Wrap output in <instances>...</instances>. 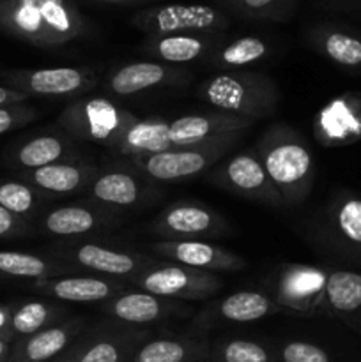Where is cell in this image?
I'll use <instances>...</instances> for the list:
<instances>
[{"mask_svg":"<svg viewBox=\"0 0 361 362\" xmlns=\"http://www.w3.org/2000/svg\"><path fill=\"white\" fill-rule=\"evenodd\" d=\"M159 194L161 191L156 189L152 180L124 161L119 166L99 168L84 193V200L124 216L127 211H137L154 204Z\"/></svg>","mask_w":361,"mask_h":362,"instance_id":"11","label":"cell"},{"mask_svg":"<svg viewBox=\"0 0 361 362\" xmlns=\"http://www.w3.org/2000/svg\"><path fill=\"white\" fill-rule=\"evenodd\" d=\"M0 30L38 48L55 49L87 37L92 23L73 0H0Z\"/></svg>","mask_w":361,"mask_h":362,"instance_id":"2","label":"cell"},{"mask_svg":"<svg viewBox=\"0 0 361 362\" xmlns=\"http://www.w3.org/2000/svg\"><path fill=\"white\" fill-rule=\"evenodd\" d=\"M50 255L67 265L73 272L84 271L106 278L122 279L126 283H130V279L158 260L152 255L140 253L130 247L113 246L103 240H96L94 237L60 240L57 246H53Z\"/></svg>","mask_w":361,"mask_h":362,"instance_id":"7","label":"cell"},{"mask_svg":"<svg viewBox=\"0 0 361 362\" xmlns=\"http://www.w3.org/2000/svg\"><path fill=\"white\" fill-rule=\"evenodd\" d=\"M282 311V308L269 296L255 290H241L218 300L214 306L216 317L230 324H250Z\"/></svg>","mask_w":361,"mask_h":362,"instance_id":"32","label":"cell"},{"mask_svg":"<svg viewBox=\"0 0 361 362\" xmlns=\"http://www.w3.org/2000/svg\"><path fill=\"white\" fill-rule=\"evenodd\" d=\"M64 274H73V271L53 255L0 251V279L35 283Z\"/></svg>","mask_w":361,"mask_h":362,"instance_id":"29","label":"cell"},{"mask_svg":"<svg viewBox=\"0 0 361 362\" xmlns=\"http://www.w3.org/2000/svg\"><path fill=\"white\" fill-rule=\"evenodd\" d=\"M159 240H207L230 232V225L214 209L197 200H176L149 225Z\"/></svg>","mask_w":361,"mask_h":362,"instance_id":"13","label":"cell"},{"mask_svg":"<svg viewBox=\"0 0 361 362\" xmlns=\"http://www.w3.org/2000/svg\"><path fill=\"white\" fill-rule=\"evenodd\" d=\"M30 288L45 299L64 304H101L130 288V283L98 274H64L32 283Z\"/></svg>","mask_w":361,"mask_h":362,"instance_id":"22","label":"cell"},{"mask_svg":"<svg viewBox=\"0 0 361 362\" xmlns=\"http://www.w3.org/2000/svg\"><path fill=\"white\" fill-rule=\"evenodd\" d=\"M209 182L236 197L269 207H283L278 191L265 173L257 151L232 152L223 158L207 175Z\"/></svg>","mask_w":361,"mask_h":362,"instance_id":"12","label":"cell"},{"mask_svg":"<svg viewBox=\"0 0 361 362\" xmlns=\"http://www.w3.org/2000/svg\"><path fill=\"white\" fill-rule=\"evenodd\" d=\"M209 362H276V357L262 343L234 338L211 346Z\"/></svg>","mask_w":361,"mask_h":362,"instance_id":"34","label":"cell"},{"mask_svg":"<svg viewBox=\"0 0 361 362\" xmlns=\"http://www.w3.org/2000/svg\"><path fill=\"white\" fill-rule=\"evenodd\" d=\"M229 16L207 4H165L142 9L131 16V25L145 35L223 34Z\"/></svg>","mask_w":361,"mask_h":362,"instance_id":"9","label":"cell"},{"mask_svg":"<svg viewBox=\"0 0 361 362\" xmlns=\"http://www.w3.org/2000/svg\"><path fill=\"white\" fill-rule=\"evenodd\" d=\"M230 11L251 20H280L285 13L287 0H223Z\"/></svg>","mask_w":361,"mask_h":362,"instance_id":"35","label":"cell"},{"mask_svg":"<svg viewBox=\"0 0 361 362\" xmlns=\"http://www.w3.org/2000/svg\"><path fill=\"white\" fill-rule=\"evenodd\" d=\"M253 120L230 113L211 112L190 113L176 119L163 117H138L120 136L113 152L126 158H142L168 148L188 147L227 133H244Z\"/></svg>","mask_w":361,"mask_h":362,"instance_id":"1","label":"cell"},{"mask_svg":"<svg viewBox=\"0 0 361 362\" xmlns=\"http://www.w3.org/2000/svg\"><path fill=\"white\" fill-rule=\"evenodd\" d=\"M48 198L20 179H0V205L34 225Z\"/></svg>","mask_w":361,"mask_h":362,"instance_id":"33","label":"cell"},{"mask_svg":"<svg viewBox=\"0 0 361 362\" xmlns=\"http://www.w3.org/2000/svg\"><path fill=\"white\" fill-rule=\"evenodd\" d=\"M204 362H209V361H204Z\"/></svg>","mask_w":361,"mask_h":362,"instance_id":"44","label":"cell"},{"mask_svg":"<svg viewBox=\"0 0 361 362\" xmlns=\"http://www.w3.org/2000/svg\"><path fill=\"white\" fill-rule=\"evenodd\" d=\"M124 216L87 200L42 211L34 221L38 233L57 239H88L119 228Z\"/></svg>","mask_w":361,"mask_h":362,"instance_id":"14","label":"cell"},{"mask_svg":"<svg viewBox=\"0 0 361 362\" xmlns=\"http://www.w3.org/2000/svg\"><path fill=\"white\" fill-rule=\"evenodd\" d=\"M241 138L243 133H227L202 144L168 148L142 158H126L124 161L152 182H188L214 168L234 151Z\"/></svg>","mask_w":361,"mask_h":362,"instance_id":"5","label":"cell"},{"mask_svg":"<svg viewBox=\"0 0 361 362\" xmlns=\"http://www.w3.org/2000/svg\"><path fill=\"white\" fill-rule=\"evenodd\" d=\"M137 119L133 112L120 106L112 98L81 95L73 99L60 112L57 126L62 127L76 141L101 145L113 152L124 131Z\"/></svg>","mask_w":361,"mask_h":362,"instance_id":"6","label":"cell"},{"mask_svg":"<svg viewBox=\"0 0 361 362\" xmlns=\"http://www.w3.org/2000/svg\"><path fill=\"white\" fill-rule=\"evenodd\" d=\"M130 286L176 300H204L222 290L223 281L216 272L186 267L168 260H158L130 279Z\"/></svg>","mask_w":361,"mask_h":362,"instance_id":"10","label":"cell"},{"mask_svg":"<svg viewBox=\"0 0 361 362\" xmlns=\"http://www.w3.org/2000/svg\"><path fill=\"white\" fill-rule=\"evenodd\" d=\"M271 55V45L265 39L257 35H243L232 41H223L212 55L205 60L211 69L222 71H241L255 66L260 60Z\"/></svg>","mask_w":361,"mask_h":362,"instance_id":"30","label":"cell"},{"mask_svg":"<svg viewBox=\"0 0 361 362\" xmlns=\"http://www.w3.org/2000/svg\"><path fill=\"white\" fill-rule=\"evenodd\" d=\"M11 343L4 341L2 338H0V362H7L9 359V354H11Z\"/></svg>","mask_w":361,"mask_h":362,"instance_id":"43","label":"cell"},{"mask_svg":"<svg viewBox=\"0 0 361 362\" xmlns=\"http://www.w3.org/2000/svg\"><path fill=\"white\" fill-rule=\"evenodd\" d=\"M149 336L147 329L106 322L85 329L73 349L78 362H131L134 350Z\"/></svg>","mask_w":361,"mask_h":362,"instance_id":"19","label":"cell"},{"mask_svg":"<svg viewBox=\"0 0 361 362\" xmlns=\"http://www.w3.org/2000/svg\"><path fill=\"white\" fill-rule=\"evenodd\" d=\"M52 362H78L76 352H74V349H73V346H71V349L67 350L66 354H62V356L57 357V359L52 361Z\"/></svg>","mask_w":361,"mask_h":362,"instance_id":"42","label":"cell"},{"mask_svg":"<svg viewBox=\"0 0 361 362\" xmlns=\"http://www.w3.org/2000/svg\"><path fill=\"white\" fill-rule=\"evenodd\" d=\"M190 73L180 66L158 62V60H137L115 66L105 74L101 87L106 94L115 98H131L154 88L183 85Z\"/></svg>","mask_w":361,"mask_h":362,"instance_id":"18","label":"cell"},{"mask_svg":"<svg viewBox=\"0 0 361 362\" xmlns=\"http://www.w3.org/2000/svg\"><path fill=\"white\" fill-rule=\"evenodd\" d=\"M0 338L4 341L14 343L13 332V315H11V304H0Z\"/></svg>","mask_w":361,"mask_h":362,"instance_id":"39","label":"cell"},{"mask_svg":"<svg viewBox=\"0 0 361 362\" xmlns=\"http://www.w3.org/2000/svg\"><path fill=\"white\" fill-rule=\"evenodd\" d=\"M94 4H105V6H131V4H144L151 0H88Z\"/></svg>","mask_w":361,"mask_h":362,"instance_id":"41","label":"cell"},{"mask_svg":"<svg viewBox=\"0 0 361 362\" xmlns=\"http://www.w3.org/2000/svg\"><path fill=\"white\" fill-rule=\"evenodd\" d=\"M308 42L324 59L353 73H361V34L338 25H317Z\"/></svg>","mask_w":361,"mask_h":362,"instance_id":"28","label":"cell"},{"mask_svg":"<svg viewBox=\"0 0 361 362\" xmlns=\"http://www.w3.org/2000/svg\"><path fill=\"white\" fill-rule=\"evenodd\" d=\"M280 362H333L328 350L310 341H287L278 352Z\"/></svg>","mask_w":361,"mask_h":362,"instance_id":"36","label":"cell"},{"mask_svg":"<svg viewBox=\"0 0 361 362\" xmlns=\"http://www.w3.org/2000/svg\"><path fill=\"white\" fill-rule=\"evenodd\" d=\"M255 151L283 207L303 204L315 182L314 154L303 134L285 124H275L258 138Z\"/></svg>","mask_w":361,"mask_h":362,"instance_id":"3","label":"cell"},{"mask_svg":"<svg viewBox=\"0 0 361 362\" xmlns=\"http://www.w3.org/2000/svg\"><path fill=\"white\" fill-rule=\"evenodd\" d=\"M87 329L84 317H67L59 324L16 339L7 362H52L66 354Z\"/></svg>","mask_w":361,"mask_h":362,"instance_id":"23","label":"cell"},{"mask_svg":"<svg viewBox=\"0 0 361 362\" xmlns=\"http://www.w3.org/2000/svg\"><path fill=\"white\" fill-rule=\"evenodd\" d=\"M11 315H13L14 341L42 331L50 325L59 324L60 320L69 317L66 304L59 303V300L45 299V297L11 304Z\"/></svg>","mask_w":361,"mask_h":362,"instance_id":"31","label":"cell"},{"mask_svg":"<svg viewBox=\"0 0 361 362\" xmlns=\"http://www.w3.org/2000/svg\"><path fill=\"white\" fill-rule=\"evenodd\" d=\"M149 253L161 260L176 262L186 267L207 272H237L246 269V262L234 251L209 240H156L147 246Z\"/></svg>","mask_w":361,"mask_h":362,"instance_id":"21","label":"cell"},{"mask_svg":"<svg viewBox=\"0 0 361 362\" xmlns=\"http://www.w3.org/2000/svg\"><path fill=\"white\" fill-rule=\"evenodd\" d=\"M101 313L115 324L144 329L147 325L161 324L170 318L188 315L190 306L184 300L166 299L130 286L112 299L101 303Z\"/></svg>","mask_w":361,"mask_h":362,"instance_id":"17","label":"cell"},{"mask_svg":"<svg viewBox=\"0 0 361 362\" xmlns=\"http://www.w3.org/2000/svg\"><path fill=\"white\" fill-rule=\"evenodd\" d=\"M39 117V112L27 103L0 105V134L28 126Z\"/></svg>","mask_w":361,"mask_h":362,"instance_id":"37","label":"cell"},{"mask_svg":"<svg viewBox=\"0 0 361 362\" xmlns=\"http://www.w3.org/2000/svg\"><path fill=\"white\" fill-rule=\"evenodd\" d=\"M328 269L308 264H285L275 281V303L303 317L324 315Z\"/></svg>","mask_w":361,"mask_h":362,"instance_id":"15","label":"cell"},{"mask_svg":"<svg viewBox=\"0 0 361 362\" xmlns=\"http://www.w3.org/2000/svg\"><path fill=\"white\" fill-rule=\"evenodd\" d=\"M98 170L94 163L78 159V161L55 163L27 172H16V179L30 184L46 198H71L80 194L84 197Z\"/></svg>","mask_w":361,"mask_h":362,"instance_id":"24","label":"cell"},{"mask_svg":"<svg viewBox=\"0 0 361 362\" xmlns=\"http://www.w3.org/2000/svg\"><path fill=\"white\" fill-rule=\"evenodd\" d=\"M322 239L336 258L361 269V197L335 194L324 211Z\"/></svg>","mask_w":361,"mask_h":362,"instance_id":"16","label":"cell"},{"mask_svg":"<svg viewBox=\"0 0 361 362\" xmlns=\"http://www.w3.org/2000/svg\"><path fill=\"white\" fill-rule=\"evenodd\" d=\"M38 233L35 226L27 219L13 214L0 205V240H20L34 237Z\"/></svg>","mask_w":361,"mask_h":362,"instance_id":"38","label":"cell"},{"mask_svg":"<svg viewBox=\"0 0 361 362\" xmlns=\"http://www.w3.org/2000/svg\"><path fill=\"white\" fill-rule=\"evenodd\" d=\"M28 95L23 92H18L14 88L6 87V85H0V105H13V103H27Z\"/></svg>","mask_w":361,"mask_h":362,"instance_id":"40","label":"cell"},{"mask_svg":"<svg viewBox=\"0 0 361 362\" xmlns=\"http://www.w3.org/2000/svg\"><path fill=\"white\" fill-rule=\"evenodd\" d=\"M78 159L84 158L76 140L59 126L25 138L23 141L7 148L4 154V163L14 172H27V170L42 168L62 161H78Z\"/></svg>","mask_w":361,"mask_h":362,"instance_id":"20","label":"cell"},{"mask_svg":"<svg viewBox=\"0 0 361 362\" xmlns=\"http://www.w3.org/2000/svg\"><path fill=\"white\" fill-rule=\"evenodd\" d=\"M6 87L23 92L28 98L76 99L101 85L103 76L91 66L41 67V69L0 71Z\"/></svg>","mask_w":361,"mask_h":362,"instance_id":"8","label":"cell"},{"mask_svg":"<svg viewBox=\"0 0 361 362\" xmlns=\"http://www.w3.org/2000/svg\"><path fill=\"white\" fill-rule=\"evenodd\" d=\"M324 315L340 318L361 334V269H328Z\"/></svg>","mask_w":361,"mask_h":362,"instance_id":"26","label":"cell"},{"mask_svg":"<svg viewBox=\"0 0 361 362\" xmlns=\"http://www.w3.org/2000/svg\"><path fill=\"white\" fill-rule=\"evenodd\" d=\"M197 95L216 112L253 122L275 115L280 105L276 81L269 74L251 69L214 73L198 85Z\"/></svg>","mask_w":361,"mask_h":362,"instance_id":"4","label":"cell"},{"mask_svg":"<svg viewBox=\"0 0 361 362\" xmlns=\"http://www.w3.org/2000/svg\"><path fill=\"white\" fill-rule=\"evenodd\" d=\"M209 354V341L198 336H149L134 350L131 362H204Z\"/></svg>","mask_w":361,"mask_h":362,"instance_id":"27","label":"cell"},{"mask_svg":"<svg viewBox=\"0 0 361 362\" xmlns=\"http://www.w3.org/2000/svg\"><path fill=\"white\" fill-rule=\"evenodd\" d=\"M222 42V34L149 35L142 49L152 57V60L183 66L190 62H205Z\"/></svg>","mask_w":361,"mask_h":362,"instance_id":"25","label":"cell"}]
</instances>
